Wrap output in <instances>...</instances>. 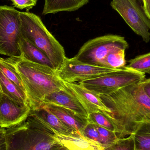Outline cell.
<instances>
[{"label":"cell","instance_id":"12","mask_svg":"<svg viewBox=\"0 0 150 150\" xmlns=\"http://www.w3.org/2000/svg\"><path fill=\"white\" fill-rule=\"evenodd\" d=\"M64 83L78 99L88 115L99 111L111 113V111L103 103L100 95L88 90L79 83Z\"/></svg>","mask_w":150,"mask_h":150},{"label":"cell","instance_id":"4","mask_svg":"<svg viewBox=\"0 0 150 150\" xmlns=\"http://www.w3.org/2000/svg\"><path fill=\"white\" fill-rule=\"evenodd\" d=\"M22 38L43 52L57 71L66 58L64 47L48 30L40 17L29 12H19Z\"/></svg>","mask_w":150,"mask_h":150},{"label":"cell","instance_id":"28","mask_svg":"<svg viewBox=\"0 0 150 150\" xmlns=\"http://www.w3.org/2000/svg\"><path fill=\"white\" fill-rule=\"evenodd\" d=\"M13 6L20 9H25L27 11L36 6L38 0H11Z\"/></svg>","mask_w":150,"mask_h":150},{"label":"cell","instance_id":"31","mask_svg":"<svg viewBox=\"0 0 150 150\" xmlns=\"http://www.w3.org/2000/svg\"><path fill=\"white\" fill-rule=\"evenodd\" d=\"M0 150H6V140L4 129H0Z\"/></svg>","mask_w":150,"mask_h":150},{"label":"cell","instance_id":"19","mask_svg":"<svg viewBox=\"0 0 150 150\" xmlns=\"http://www.w3.org/2000/svg\"><path fill=\"white\" fill-rule=\"evenodd\" d=\"M132 134L135 150H150V121L141 123Z\"/></svg>","mask_w":150,"mask_h":150},{"label":"cell","instance_id":"14","mask_svg":"<svg viewBox=\"0 0 150 150\" xmlns=\"http://www.w3.org/2000/svg\"><path fill=\"white\" fill-rule=\"evenodd\" d=\"M52 133L57 142L69 150H104L99 144L84 137L82 135H67L59 133L54 129Z\"/></svg>","mask_w":150,"mask_h":150},{"label":"cell","instance_id":"5","mask_svg":"<svg viewBox=\"0 0 150 150\" xmlns=\"http://www.w3.org/2000/svg\"><path fill=\"white\" fill-rule=\"evenodd\" d=\"M19 12L14 7L0 6V54L10 58L21 57Z\"/></svg>","mask_w":150,"mask_h":150},{"label":"cell","instance_id":"18","mask_svg":"<svg viewBox=\"0 0 150 150\" xmlns=\"http://www.w3.org/2000/svg\"><path fill=\"white\" fill-rule=\"evenodd\" d=\"M31 112L38 116L46 124L60 134L67 135L79 134L75 130L64 124L58 117L44 107L41 106L34 111H31Z\"/></svg>","mask_w":150,"mask_h":150},{"label":"cell","instance_id":"10","mask_svg":"<svg viewBox=\"0 0 150 150\" xmlns=\"http://www.w3.org/2000/svg\"><path fill=\"white\" fill-rule=\"evenodd\" d=\"M31 111L30 107L20 105L2 93L0 99V127L8 128L23 122Z\"/></svg>","mask_w":150,"mask_h":150},{"label":"cell","instance_id":"33","mask_svg":"<svg viewBox=\"0 0 150 150\" xmlns=\"http://www.w3.org/2000/svg\"><path fill=\"white\" fill-rule=\"evenodd\" d=\"M2 95V93L1 91V87H0V99H1V98Z\"/></svg>","mask_w":150,"mask_h":150},{"label":"cell","instance_id":"23","mask_svg":"<svg viewBox=\"0 0 150 150\" xmlns=\"http://www.w3.org/2000/svg\"><path fill=\"white\" fill-rule=\"evenodd\" d=\"M127 67L143 74H150V52L137 56Z\"/></svg>","mask_w":150,"mask_h":150},{"label":"cell","instance_id":"24","mask_svg":"<svg viewBox=\"0 0 150 150\" xmlns=\"http://www.w3.org/2000/svg\"><path fill=\"white\" fill-rule=\"evenodd\" d=\"M88 120L89 122L116 133L115 127L105 112L99 111L92 113L88 115Z\"/></svg>","mask_w":150,"mask_h":150},{"label":"cell","instance_id":"9","mask_svg":"<svg viewBox=\"0 0 150 150\" xmlns=\"http://www.w3.org/2000/svg\"><path fill=\"white\" fill-rule=\"evenodd\" d=\"M117 69L86 64L78 60L75 57L70 59L66 57L61 67L56 71V74L64 83H80Z\"/></svg>","mask_w":150,"mask_h":150},{"label":"cell","instance_id":"16","mask_svg":"<svg viewBox=\"0 0 150 150\" xmlns=\"http://www.w3.org/2000/svg\"><path fill=\"white\" fill-rule=\"evenodd\" d=\"M89 1V0H45L42 15L56 14L63 11H75Z\"/></svg>","mask_w":150,"mask_h":150},{"label":"cell","instance_id":"6","mask_svg":"<svg viewBox=\"0 0 150 150\" xmlns=\"http://www.w3.org/2000/svg\"><path fill=\"white\" fill-rule=\"evenodd\" d=\"M145 79V74L126 66L101 76L79 83L98 95H105L123 87L140 83Z\"/></svg>","mask_w":150,"mask_h":150},{"label":"cell","instance_id":"11","mask_svg":"<svg viewBox=\"0 0 150 150\" xmlns=\"http://www.w3.org/2000/svg\"><path fill=\"white\" fill-rule=\"evenodd\" d=\"M43 103L65 108L74 112L82 118L88 120V114L86 110L74 93L67 86L65 89L47 94L44 98Z\"/></svg>","mask_w":150,"mask_h":150},{"label":"cell","instance_id":"8","mask_svg":"<svg viewBox=\"0 0 150 150\" xmlns=\"http://www.w3.org/2000/svg\"><path fill=\"white\" fill-rule=\"evenodd\" d=\"M112 8L122 18L133 31L145 43L150 40V20L140 0H112Z\"/></svg>","mask_w":150,"mask_h":150},{"label":"cell","instance_id":"17","mask_svg":"<svg viewBox=\"0 0 150 150\" xmlns=\"http://www.w3.org/2000/svg\"><path fill=\"white\" fill-rule=\"evenodd\" d=\"M0 87L3 94L20 105L30 107L25 91L6 77L1 70Z\"/></svg>","mask_w":150,"mask_h":150},{"label":"cell","instance_id":"7","mask_svg":"<svg viewBox=\"0 0 150 150\" xmlns=\"http://www.w3.org/2000/svg\"><path fill=\"white\" fill-rule=\"evenodd\" d=\"M128 47L124 37L108 34L86 42L75 57L81 62L102 67V63L108 54L117 50H126Z\"/></svg>","mask_w":150,"mask_h":150},{"label":"cell","instance_id":"2","mask_svg":"<svg viewBox=\"0 0 150 150\" xmlns=\"http://www.w3.org/2000/svg\"><path fill=\"white\" fill-rule=\"evenodd\" d=\"M100 97L111 111L107 115L119 138L132 134L142 122L150 121V113L136 103L124 87Z\"/></svg>","mask_w":150,"mask_h":150},{"label":"cell","instance_id":"26","mask_svg":"<svg viewBox=\"0 0 150 150\" xmlns=\"http://www.w3.org/2000/svg\"><path fill=\"white\" fill-rule=\"evenodd\" d=\"M104 150H135L133 134L120 138L114 144Z\"/></svg>","mask_w":150,"mask_h":150},{"label":"cell","instance_id":"25","mask_svg":"<svg viewBox=\"0 0 150 150\" xmlns=\"http://www.w3.org/2000/svg\"><path fill=\"white\" fill-rule=\"evenodd\" d=\"M93 124L98 132L100 144L104 149H106L112 145L120 139L115 132L110 131L98 125Z\"/></svg>","mask_w":150,"mask_h":150},{"label":"cell","instance_id":"20","mask_svg":"<svg viewBox=\"0 0 150 150\" xmlns=\"http://www.w3.org/2000/svg\"><path fill=\"white\" fill-rule=\"evenodd\" d=\"M0 70L6 77L25 91L21 77L18 73L11 58H0Z\"/></svg>","mask_w":150,"mask_h":150},{"label":"cell","instance_id":"1","mask_svg":"<svg viewBox=\"0 0 150 150\" xmlns=\"http://www.w3.org/2000/svg\"><path fill=\"white\" fill-rule=\"evenodd\" d=\"M11 58L21 77L31 111L41 107L47 94L66 88L54 69L21 57Z\"/></svg>","mask_w":150,"mask_h":150},{"label":"cell","instance_id":"15","mask_svg":"<svg viewBox=\"0 0 150 150\" xmlns=\"http://www.w3.org/2000/svg\"><path fill=\"white\" fill-rule=\"evenodd\" d=\"M19 48L21 58L30 62L47 66L55 70L52 61L42 51L22 37L19 42Z\"/></svg>","mask_w":150,"mask_h":150},{"label":"cell","instance_id":"3","mask_svg":"<svg viewBox=\"0 0 150 150\" xmlns=\"http://www.w3.org/2000/svg\"><path fill=\"white\" fill-rule=\"evenodd\" d=\"M4 131L6 150H51L61 145L31 113L24 121Z\"/></svg>","mask_w":150,"mask_h":150},{"label":"cell","instance_id":"13","mask_svg":"<svg viewBox=\"0 0 150 150\" xmlns=\"http://www.w3.org/2000/svg\"><path fill=\"white\" fill-rule=\"evenodd\" d=\"M41 106L47 108L64 124L79 134L83 135L84 129L89 122L87 119L82 118L71 110L56 105L43 103Z\"/></svg>","mask_w":150,"mask_h":150},{"label":"cell","instance_id":"21","mask_svg":"<svg viewBox=\"0 0 150 150\" xmlns=\"http://www.w3.org/2000/svg\"><path fill=\"white\" fill-rule=\"evenodd\" d=\"M124 88L139 105L150 113V98L145 93L140 83Z\"/></svg>","mask_w":150,"mask_h":150},{"label":"cell","instance_id":"29","mask_svg":"<svg viewBox=\"0 0 150 150\" xmlns=\"http://www.w3.org/2000/svg\"><path fill=\"white\" fill-rule=\"evenodd\" d=\"M144 13L150 20V0H140Z\"/></svg>","mask_w":150,"mask_h":150},{"label":"cell","instance_id":"34","mask_svg":"<svg viewBox=\"0 0 150 150\" xmlns=\"http://www.w3.org/2000/svg\"><path fill=\"white\" fill-rule=\"evenodd\" d=\"M0 129H2V128H1L0 127Z\"/></svg>","mask_w":150,"mask_h":150},{"label":"cell","instance_id":"22","mask_svg":"<svg viewBox=\"0 0 150 150\" xmlns=\"http://www.w3.org/2000/svg\"><path fill=\"white\" fill-rule=\"evenodd\" d=\"M125 50L114 51L108 54L105 58L101 67L118 69L126 67L127 62L125 59Z\"/></svg>","mask_w":150,"mask_h":150},{"label":"cell","instance_id":"27","mask_svg":"<svg viewBox=\"0 0 150 150\" xmlns=\"http://www.w3.org/2000/svg\"><path fill=\"white\" fill-rule=\"evenodd\" d=\"M83 135L86 138L100 144L98 132L92 123L89 122L86 124L84 129Z\"/></svg>","mask_w":150,"mask_h":150},{"label":"cell","instance_id":"30","mask_svg":"<svg viewBox=\"0 0 150 150\" xmlns=\"http://www.w3.org/2000/svg\"><path fill=\"white\" fill-rule=\"evenodd\" d=\"M140 84L145 93L150 98V78L147 79H145Z\"/></svg>","mask_w":150,"mask_h":150},{"label":"cell","instance_id":"32","mask_svg":"<svg viewBox=\"0 0 150 150\" xmlns=\"http://www.w3.org/2000/svg\"><path fill=\"white\" fill-rule=\"evenodd\" d=\"M51 150H69L66 147H63V146H58V147H56V148H54V149H53Z\"/></svg>","mask_w":150,"mask_h":150}]
</instances>
